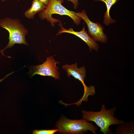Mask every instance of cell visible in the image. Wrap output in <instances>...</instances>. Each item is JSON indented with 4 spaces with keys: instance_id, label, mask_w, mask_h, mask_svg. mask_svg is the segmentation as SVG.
Returning <instances> with one entry per match:
<instances>
[{
    "instance_id": "6da1fadb",
    "label": "cell",
    "mask_w": 134,
    "mask_h": 134,
    "mask_svg": "<svg viewBox=\"0 0 134 134\" xmlns=\"http://www.w3.org/2000/svg\"><path fill=\"white\" fill-rule=\"evenodd\" d=\"M116 107L106 109L104 104L102 105L100 110L98 112L81 111L83 119L87 121L95 122L100 128V131L104 134H112L109 129L110 126L120 125L124 122V121L119 120L114 116Z\"/></svg>"
},
{
    "instance_id": "7a4b0ae2",
    "label": "cell",
    "mask_w": 134,
    "mask_h": 134,
    "mask_svg": "<svg viewBox=\"0 0 134 134\" xmlns=\"http://www.w3.org/2000/svg\"><path fill=\"white\" fill-rule=\"evenodd\" d=\"M0 27L7 30L9 34L8 44L0 51L2 55H5L3 54L4 51L8 48L12 47L15 44L28 45L25 38L28 30L19 20L8 17L0 19Z\"/></svg>"
},
{
    "instance_id": "3957f363",
    "label": "cell",
    "mask_w": 134,
    "mask_h": 134,
    "mask_svg": "<svg viewBox=\"0 0 134 134\" xmlns=\"http://www.w3.org/2000/svg\"><path fill=\"white\" fill-rule=\"evenodd\" d=\"M55 127L58 129L59 133L65 134H82L89 130L96 134L98 129L93 123L84 119L72 120L65 118L57 121Z\"/></svg>"
},
{
    "instance_id": "277c9868",
    "label": "cell",
    "mask_w": 134,
    "mask_h": 134,
    "mask_svg": "<svg viewBox=\"0 0 134 134\" xmlns=\"http://www.w3.org/2000/svg\"><path fill=\"white\" fill-rule=\"evenodd\" d=\"M60 1L55 0H49V3L46 8L38 13L39 16L41 20L46 19L50 22L51 25L54 27V23L61 22L59 19H55L52 17L54 14L61 15H66L70 17L74 23L78 26L81 22V18L76 15L74 12L70 11L66 8L61 4Z\"/></svg>"
},
{
    "instance_id": "5b68a950",
    "label": "cell",
    "mask_w": 134,
    "mask_h": 134,
    "mask_svg": "<svg viewBox=\"0 0 134 134\" xmlns=\"http://www.w3.org/2000/svg\"><path fill=\"white\" fill-rule=\"evenodd\" d=\"M63 69L66 70L67 76L69 77L71 75L75 78L78 79L82 84L84 88V93L83 95L80 100L87 101L88 100V97L91 95L92 96L95 94V87L92 85L87 87L84 82V80L86 76V70L84 66L79 68L77 67L76 63L74 64L68 65L67 64L63 66Z\"/></svg>"
},
{
    "instance_id": "8992f818",
    "label": "cell",
    "mask_w": 134,
    "mask_h": 134,
    "mask_svg": "<svg viewBox=\"0 0 134 134\" xmlns=\"http://www.w3.org/2000/svg\"><path fill=\"white\" fill-rule=\"evenodd\" d=\"M59 62L55 60L52 56L47 58L46 61L42 64L33 66L31 67L29 73L32 77L36 75L49 76L55 79H60L59 67L56 66Z\"/></svg>"
},
{
    "instance_id": "52a82bcc",
    "label": "cell",
    "mask_w": 134,
    "mask_h": 134,
    "mask_svg": "<svg viewBox=\"0 0 134 134\" xmlns=\"http://www.w3.org/2000/svg\"><path fill=\"white\" fill-rule=\"evenodd\" d=\"M75 14L81 18L86 23L88 29V34L96 41L106 43L108 37L104 33V28L100 23L91 21L87 14L86 11L83 10L81 12L75 13Z\"/></svg>"
},
{
    "instance_id": "ba28073f",
    "label": "cell",
    "mask_w": 134,
    "mask_h": 134,
    "mask_svg": "<svg viewBox=\"0 0 134 134\" xmlns=\"http://www.w3.org/2000/svg\"><path fill=\"white\" fill-rule=\"evenodd\" d=\"M58 25L61 28L58 32V34L60 35L62 33H68L73 34L79 37L84 41L88 46L90 51L92 49L97 51L99 48L98 44L87 33V31L85 30V27L83 26L82 30L80 32L74 31L73 29L70 28L68 30L65 29L61 22Z\"/></svg>"
},
{
    "instance_id": "9c48e42d",
    "label": "cell",
    "mask_w": 134,
    "mask_h": 134,
    "mask_svg": "<svg viewBox=\"0 0 134 134\" xmlns=\"http://www.w3.org/2000/svg\"><path fill=\"white\" fill-rule=\"evenodd\" d=\"M46 6L38 0H33L31 6L25 12V16L28 18L34 19V16L37 13L45 9Z\"/></svg>"
},
{
    "instance_id": "30bf717a",
    "label": "cell",
    "mask_w": 134,
    "mask_h": 134,
    "mask_svg": "<svg viewBox=\"0 0 134 134\" xmlns=\"http://www.w3.org/2000/svg\"><path fill=\"white\" fill-rule=\"evenodd\" d=\"M119 0H94L95 1H101L105 4L106 10L105 12L104 15L103 23L106 26L110 25V24L115 23V20L112 19L110 15V11L112 7Z\"/></svg>"
},
{
    "instance_id": "8fae6325",
    "label": "cell",
    "mask_w": 134,
    "mask_h": 134,
    "mask_svg": "<svg viewBox=\"0 0 134 134\" xmlns=\"http://www.w3.org/2000/svg\"><path fill=\"white\" fill-rule=\"evenodd\" d=\"M117 127L115 134H134V123L133 121L127 122L120 124Z\"/></svg>"
},
{
    "instance_id": "7c38bea8",
    "label": "cell",
    "mask_w": 134,
    "mask_h": 134,
    "mask_svg": "<svg viewBox=\"0 0 134 134\" xmlns=\"http://www.w3.org/2000/svg\"><path fill=\"white\" fill-rule=\"evenodd\" d=\"M58 128L49 130H34L32 132L33 134H53L59 131Z\"/></svg>"
},
{
    "instance_id": "4fadbf2b",
    "label": "cell",
    "mask_w": 134,
    "mask_h": 134,
    "mask_svg": "<svg viewBox=\"0 0 134 134\" xmlns=\"http://www.w3.org/2000/svg\"><path fill=\"white\" fill-rule=\"evenodd\" d=\"M68 1L71 2L74 4V9H76L77 8L78 5V0H67Z\"/></svg>"
},
{
    "instance_id": "5bb4252c",
    "label": "cell",
    "mask_w": 134,
    "mask_h": 134,
    "mask_svg": "<svg viewBox=\"0 0 134 134\" xmlns=\"http://www.w3.org/2000/svg\"><path fill=\"white\" fill-rule=\"evenodd\" d=\"M43 3L44 4L47 6L48 4L49 0H38Z\"/></svg>"
},
{
    "instance_id": "9a60e30c",
    "label": "cell",
    "mask_w": 134,
    "mask_h": 134,
    "mask_svg": "<svg viewBox=\"0 0 134 134\" xmlns=\"http://www.w3.org/2000/svg\"><path fill=\"white\" fill-rule=\"evenodd\" d=\"M9 75V74H7L2 79H0V83L2 81H3L4 79L5 78H7L8 76Z\"/></svg>"
},
{
    "instance_id": "2e32d148",
    "label": "cell",
    "mask_w": 134,
    "mask_h": 134,
    "mask_svg": "<svg viewBox=\"0 0 134 134\" xmlns=\"http://www.w3.org/2000/svg\"><path fill=\"white\" fill-rule=\"evenodd\" d=\"M55 0L58 1H60V2H61L62 3H63L64 2L63 0Z\"/></svg>"
},
{
    "instance_id": "e0dca14e",
    "label": "cell",
    "mask_w": 134,
    "mask_h": 134,
    "mask_svg": "<svg viewBox=\"0 0 134 134\" xmlns=\"http://www.w3.org/2000/svg\"><path fill=\"white\" fill-rule=\"evenodd\" d=\"M6 0H1V1H2L3 2V1H5Z\"/></svg>"
}]
</instances>
